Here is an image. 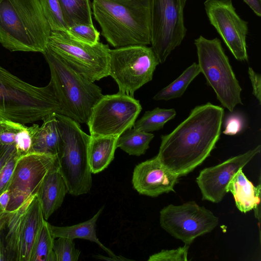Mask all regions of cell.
I'll return each mask as SVG.
<instances>
[{"label":"cell","instance_id":"obj_15","mask_svg":"<svg viewBox=\"0 0 261 261\" xmlns=\"http://www.w3.org/2000/svg\"><path fill=\"white\" fill-rule=\"evenodd\" d=\"M204 6L211 24L234 58L240 61H247L248 22L238 15L232 0H206Z\"/></svg>","mask_w":261,"mask_h":261},{"label":"cell","instance_id":"obj_29","mask_svg":"<svg viewBox=\"0 0 261 261\" xmlns=\"http://www.w3.org/2000/svg\"><path fill=\"white\" fill-rule=\"evenodd\" d=\"M53 250L56 261H77L81 254L75 247L73 240L65 237L54 239Z\"/></svg>","mask_w":261,"mask_h":261},{"label":"cell","instance_id":"obj_19","mask_svg":"<svg viewBox=\"0 0 261 261\" xmlns=\"http://www.w3.org/2000/svg\"><path fill=\"white\" fill-rule=\"evenodd\" d=\"M102 206L90 219L71 226H57L49 224V228L53 237H65L74 240L82 239L93 242L99 245L114 260H128L122 256L115 255L110 249L103 245L96 236V222L103 210Z\"/></svg>","mask_w":261,"mask_h":261},{"label":"cell","instance_id":"obj_10","mask_svg":"<svg viewBox=\"0 0 261 261\" xmlns=\"http://www.w3.org/2000/svg\"><path fill=\"white\" fill-rule=\"evenodd\" d=\"M160 64L151 47L136 45L109 50V76L119 92L134 97L135 92L152 80Z\"/></svg>","mask_w":261,"mask_h":261},{"label":"cell","instance_id":"obj_5","mask_svg":"<svg viewBox=\"0 0 261 261\" xmlns=\"http://www.w3.org/2000/svg\"><path fill=\"white\" fill-rule=\"evenodd\" d=\"M43 55L50 69V82L61 114L87 124L93 107L103 96L101 89L73 69L48 46Z\"/></svg>","mask_w":261,"mask_h":261},{"label":"cell","instance_id":"obj_4","mask_svg":"<svg viewBox=\"0 0 261 261\" xmlns=\"http://www.w3.org/2000/svg\"><path fill=\"white\" fill-rule=\"evenodd\" d=\"M61 114L51 83L39 87L23 81L0 65V117L27 124Z\"/></svg>","mask_w":261,"mask_h":261},{"label":"cell","instance_id":"obj_28","mask_svg":"<svg viewBox=\"0 0 261 261\" xmlns=\"http://www.w3.org/2000/svg\"><path fill=\"white\" fill-rule=\"evenodd\" d=\"M51 31H66L58 0H38Z\"/></svg>","mask_w":261,"mask_h":261},{"label":"cell","instance_id":"obj_36","mask_svg":"<svg viewBox=\"0 0 261 261\" xmlns=\"http://www.w3.org/2000/svg\"><path fill=\"white\" fill-rule=\"evenodd\" d=\"M248 74L252 86V94L261 104V75L256 73L251 67L248 68Z\"/></svg>","mask_w":261,"mask_h":261},{"label":"cell","instance_id":"obj_26","mask_svg":"<svg viewBox=\"0 0 261 261\" xmlns=\"http://www.w3.org/2000/svg\"><path fill=\"white\" fill-rule=\"evenodd\" d=\"M174 109L155 108L146 111L142 117L135 122L133 128L135 129L149 133L161 129L166 122L173 119L176 115Z\"/></svg>","mask_w":261,"mask_h":261},{"label":"cell","instance_id":"obj_38","mask_svg":"<svg viewBox=\"0 0 261 261\" xmlns=\"http://www.w3.org/2000/svg\"><path fill=\"white\" fill-rule=\"evenodd\" d=\"M258 17L261 16V0H243Z\"/></svg>","mask_w":261,"mask_h":261},{"label":"cell","instance_id":"obj_18","mask_svg":"<svg viewBox=\"0 0 261 261\" xmlns=\"http://www.w3.org/2000/svg\"><path fill=\"white\" fill-rule=\"evenodd\" d=\"M67 193L68 190L57 163L45 176L37 194L46 220L61 206Z\"/></svg>","mask_w":261,"mask_h":261},{"label":"cell","instance_id":"obj_40","mask_svg":"<svg viewBox=\"0 0 261 261\" xmlns=\"http://www.w3.org/2000/svg\"><path fill=\"white\" fill-rule=\"evenodd\" d=\"M2 210L3 211L1 208H0V211ZM0 257L2 258V261H3V257H2V253H1V242H0Z\"/></svg>","mask_w":261,"mask_h":261},{"label":"cell","instance_id":"obj_34","mask_svg":"<svg viewBox=\"0 0 261 261\" xmlns=\"http://www.w3.org/2000/svg\"><path fill=\"white\" fill-rule=\"evenodd\" d=\"M19 157L16 152L6 162L0 171V195L8 190Z\"/></svg>","mask_w":261,"mask_h":261},{"label":"cell","instance_id":"obj_30","mask_svg":"<svg viewBox=\"0 0 261 261\" xmlns=\"http://www.w3.org/2000/svg\"><path fill=\"white\" fill-rule=\"evenodd\" d=\"M66 31L73 38L91 45L99 40L100 32L93 24H77L67 28Z\"/></svg>","mask_w":261,"mask_h":261},{"label":"cell","instance_id":"obj_6","mask_svg":"<svg viewBox=\"0 0 261 261\" xmlns=\"http://www.w3.org/2000/svg\"><path fill=\"white\" fill-rule=\"evenodd\" d=\"M60 134L57 155L59 171L68 193L79 196L89 193L92 187V172L89 162L91 136L82 130L77 121L56 114Z\"/></svg>","mask_w":261,"mask_h":261},{"label":"cell","instance_id":"obj_23","mask_svg":"<svg viewBox=\"0 0 261 261\" xmlns=\"http://www.w3.org/2000/svg\"><path fill=\"white\" fill-rule=\"evenodd\" d=\"M66 28L77 24H93L90 0H58Z\"/></svg>","mask_w":261,"mask_h":261},{"label":"cell","instance_id":"obj_41","mask_svg":"<svg viewBox=\"0 0 261 261\" xmlns=\"http://www.w3.org/2000/svg\"><path fill=\"white\" fill-rule=\"evenodd\" d=\"M0 261H2V259L1 257H0Z\"/></svg>","mask_w":261,"mask_h":261},{"label":"cell","instance_id":"obj_7","mask_svg":"<svg viewBox=\"0 0 261 261\" xmlns=\"http://www.w3.org/2000/svg\"><path fill=\"white\" fill-rule=\"evenodd\" d=\"M44 219L37 195L12 211H0V242L3 261H30Z\"/></svg>","mask_w":261,"mask_h":261},{"label":"cell","instance_id":"obj_37","mask_svg":"<svg viewBox=\"0 0 261 261\" xmlns=\"http://www.w3.org/2000/svg\"><path fill=\"white\" fill-rule=\"evenodd\" d=\"M16 152L13 145L4 144L0 142V171L6 162Z\"/></svg>","mask_w":261,"mask_h":261},{"label":"cell","instance_id":"obj_20","mask_svg":"<svg viewBox=\"0 0 261 261\" xmlns=\"http://www.w3.org/2000/svg\"><path fill=\"white\" fill-rule=\"evenodd\" d=\"M260 185L255 187L239 170L231 178L226 189L233 195L236 205L242 213L257 210L260 203Z\"/></svg>","mask_w":261,"mask_h":261},{"label":"cell","instance_id":"obj_12","mask_svg":"<svg viewBox=\"0 0 261 261\" xmlns=\"http://www.w3.org/2000/svg\"><path fill=\"white\" fill-rule=\"evenodd\" d=\"M142 110L139 100L118 92L105 95L92 108L87 124L92 137H119L132 128Z\"/></svg>","mask_w":261,"mask_h":261},{"label":"cell","instance_id":"obj_39","mask_svg":"<svg viewBox=\"0 0 261 261\" xmlns=\"http://www.w3.org/2000/svg\"><path fill=\"white\" fill-rule=\"evenodd\" d=\"M9 199L10 196L7 190L0 195V208L3 211H6Z\"/></svg>","mask_w":261,"mask_h":261},{"label":"cell","instance_id":"obj_13","mask_svg":"<svg viewBox=\"0 0 261 261\" xmlns=\"http://www.w3.org/2000/svg\"><path fill=\"white\" fill-rule=\"evenodd\" d=\"M218 223V217L212 212L194 201L170 204L160 212L161 227L188 245L196 238L211 232Z\"/></svg>","mask_w":261,"mask_h":261},{"label":"cell","instance_id":"obj_11","mask_svg":"<svg viewBox=\"0 0 261 261\" xmlns=\"http://www.w3.org/2000/svg\"><path fill=\"white\" fill-rule=\"evenodd\" d=\"M186 1L151 0L150 44L161 64L186 36L184 10Z\"/></svg>","mask_w":261,"mask_h":261},{"label":"cell","instance_id":"obj_33","mask_svg":"<svg viewBox=\"0 0 261 261\" xmlns=\"http://www.w3.org/2000/svg\"><path fill=\"white\" fill-rule=\"evenodd\" d=\"M22 124L0 117V142L14 146L16 136Z\"/></svg>","mask_w":261,"mask_h":261},{"label":"cell","instance_id":"obj_22","mask_svg":"<svg viewBox=\"0 0 261 261\" xmlns=\"http://www.w3.org/2000/svg\"><path fill=\"white\" fill-rule=\"evenodd\" d=\"M118 137L114 136H91L89 162L92 173L101 172L113 160Z\"/></svg>","mask_w":261,"mask_h":261},{"label":"cell","instance_id":"obj_35","mask_svg":"<svg viewBox=\"0 0 261 261\" xmlns=\"http://www.w3.org/2000/svg\"><path fill=\"white\" fill-rule=\"evenodd\" d=\"M244 125V119L241 114L232 113L225 119V129L223 133L229 136L237 135L242 130Z\"/></svg>","mask_w":261,"mask_h":261},{"label":"cell","instance_id":"obj_17","mask_svg":"<svg viewBox=\"0 0 261 261\" xmlns=\"http://www.w3.org/2000/svg\"><path fill=\"white\" fill-rule=\"evenodd\" d=\"M178 177L154 158L138 164L133 174L134 189L140 194L155 197L174 192Z\"/></svg>","mask_w":261,"mask_h":261},{"label":"cell","instance_id":"obj_8","mask_svg":"<svg viewBox=\"0 0 261 261\" xmlns=\"http://www.w3.org/2000/svg\"><path fill=\"white\" fill-rule=\"evenodd\" d=\"M198 65L207 84L214 90L217 99L230 112L243 104L242 88L237 79L229 59L218 38L208 39L200 36L195 40Z\"/></svg>","mask_w":261,"mask_h":261},{"label":"cell","instance_id":"obj_3","mask_svg":"<svg viewBox=\"0 0 261 261\" xmlns=\"http://www.w3.org/2000/svg\"><path fill=\"white\" fill-rule=\"evenodd\" d=\"M51 32L38 0H0V43L6 49L43 54Z\"/></svg>","mask_w":261,"mask_h":261},{"label":"cell","instance_id":"obj_25","mask_svg":"<svg viewBox=\"0 0 261 261\" xmlns=\"http://www.w3.org/2000/svg\"><path fill=\"white\" fill-rule=\"evenodd\" d=\"M198 64L193 63L173 82L156 93L155 100H169L181 97L190 84L200 73Z\"/></svg>","mask_w":261,"mask_h":261},{"label":"cell","instance_id":"obj_27","mask_svg":"<svg viewBox=\"0 0 261 261\" xmlns=\"http://www.w3.org/2000/svg\"><path fill=\"white\" fill-rule=\"evenodd\" d=\"M49 224L46 220L44 221L34 243L30 261H56L53 250L55 238Z\"/></svg>","mask_w":261,"mask_h":261},{"label":"cell","instance_id":"obj_14","mask_svg":"<svg viewBox=\"0 0 261 261\" xmlns=\"http://www.w3.org/2000/svg\"><path fill=\"white\" fill-rule=\"evenodd\" d=\"M57 164V156L48 154L31 152L19 156L7 190L10 199L6 211L15 210L37 194L45 176Z\"/></svg>","mask_w":261,"mask_h":261},{"label":"cell","instance_id":"obj_21","mask_svg":"<svg viewBox=\"0 0 261 261\" xmlns=\"http://www.w3.org/2000/svg\"><path fill=\"white\" fill-rule=\"evenodd\" d=\"M56 114L44 117L41 126L34 124L31 152L57 156L59 146L60 134Z\"/></svg>","mask_w":261,"mask_h":261},{"label":"cell","instance_id":"obj_16","mask_svg":"<svg viewBox=\"0 0 261 261\" xmlns=\"http://www.w3.org/2000/svg\"><path fill=\"white\" fill-rule=\"evenodd\" d=\"M260 151L259 145L245 153L201 171L196 182L202 194V199L214 203L221 201L227 193L226 189L231 178Z\"/></svg>","mask_w":261,"mask_h":261},{"label":"cell","instance_id":"obj_31","mask_svg":"<svg viewBox=\"0 0 261 261\" xmlns=\"http://www.w3.org/2000/svg\"><path fill=\"white\" fill-rule=\"evenodd\" d=\"M34 127L22 124L16 136L14 146L19 156L31 152Z\"/></svg>","mask_w":261,"mask_h":261},{"label":"cell","instance_id":"obj_24","mask_svg":"<svg viewBox=\"0 0 261 261\" xmlns=\"http://www.w3.org/2000/svg\"><path fill=\"white\" fill-rule=\"evenodd\" d=\"M154 135L130 128L123 132L118 138L117 148L129 155L140 156L145 153Z\"/></svg>","mask_w":261,"mask_h":261},{"label":"cell","instance_id":"obj_32","mask_svg":"<svg viewBox=\"0 0 261 261\" xmlns=\"http://www.w3.org/2000/svg\"><path fill=\"white\" fill-rule=\"evenodd\" d=\"M189 245L171 250H162L150 255L148 261H187Z\"/></svg>","mask_w":261,"mask_h":261},{"label":"cell","instance_id":"obj_9","mask_svg":"<svg viewBox=\"0 0 261 261\" xmlns=\"http://www.w3.org/2000/svg\"><path fill=\"white\" fill-rule=\"evenodd\" d=\"M47 46L70 67L94 82L109 76V50L102 42L91 45L64 31H51Z\"/></svg>","mask_w":261,"mask_h":261},{"label":"cell","instance_id":"obj_1","mask_svg":"<svg viewBox=\"0 0 261 261\" xmlns=\"http://www.w3.org/2000/svg\"><path fill=\"white\" fill-rule=\"evenodd\" d=\"M224 111L211 102L195 107L170 134L162 135L158 159L178 177L201 165L215 148Z\"/></svg>","mask_w":261,"mask_h":261},{"label":"cell","instance_id":"obj_2","mask_svg":"<svg viewBox=\"0 0 261 261\" xmlns=\"http://www.w3.org/2000/svg\"><path fill=\"white\" fill-rule=\"evenodd\" d=\"M101 35L115 48L150 44L151 0H93Z\"/></svg>","mask_w":261,"mask_h":261}]
</instances>
